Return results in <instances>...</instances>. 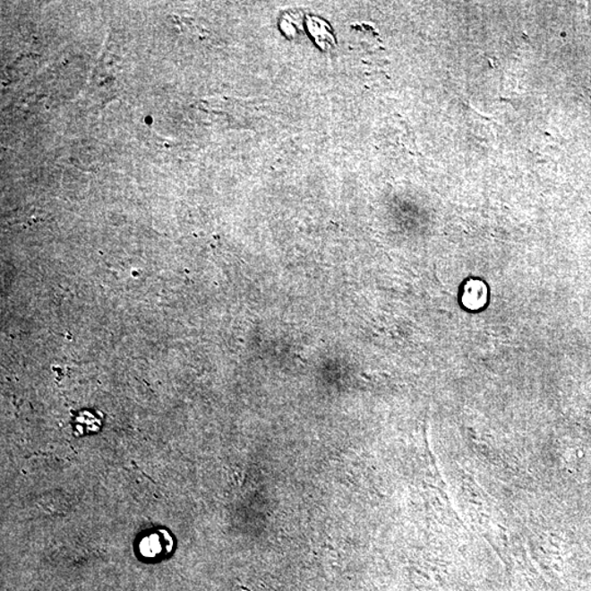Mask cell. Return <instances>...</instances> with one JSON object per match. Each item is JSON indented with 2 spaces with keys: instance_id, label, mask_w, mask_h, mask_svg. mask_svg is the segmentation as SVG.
I'll return each mask as SVG.
<instances>
[{
  "instance_id": "cell-1",
  "label": "cell",
  "mask_w": 591,
  "mask_h": 591,
  "mask_svg": "<svg viewBox=\"0 0 591 591\" xmlns=\"http://www.w3.org/2000/svg\"><path fill=\"white\" fill-rule=\"evenodd\" d=\"M172 545L174 542L167 532L159 530L142 536L138 548L144 558L159 559L170 553Z\"/></svg>"
}]
</instances>
